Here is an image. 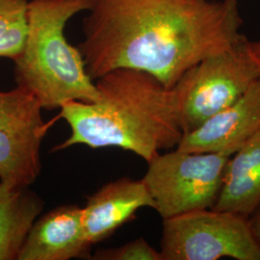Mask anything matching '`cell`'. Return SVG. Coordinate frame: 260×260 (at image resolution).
<instances>
[{
    "label": "cell",
    "instance_id": "10",
    "mask_svg": "<svg viewBox=\"0 0 260 260\" xmlns=\"http://www.w3.org/2000/svg\"><path fill=\"white\" fill-rule=\"evenodd\" d=\"M142 207H154L143 179L123 177L103 186L82 208L87 240L93 245L109 237Z\"/></svg>",
    "mask_w": 260,
    "mask_h": 260
},
{
    "label": "cell",
    "instance_id": "13",
    "mask_svg": "<svg viewBox=\"0 0 260 260\" xmlns=\"http://www.w3.org/2000/svg\"><path fill=\"white\" fill-rule=\"evenodd\" d=\"M29 0H0V58L15 61L27 34Z\"/></svg>",
    "mask_w": 260,
    "mask_h": 260
},
{
    "label": "cell",
    "instance_id": "15",
    "mask_svg": "<svg viewBox=\"0 0 260 260\" xmlns=\"http://www.w3.org/2000/svg\"><path fill=\"white\" fill-rule=\"evenodd\" d=\"M252 233L260 246V206L249 217Z\"/></svg>",
    "mask_w": 260,
    "mask_h": 260
},
{
    "label": "cell",
    "instance_id": "6",
    "mask_svg": "<svg viewBox=\"0 0 260 260\" xmlns=\"http://www.w3.org/2000/svg\"><path fill=\"white\" fill-rule=\"evenodd\" d=\"M163 260H260L248 217L212 208L163 220Z\"/></svg>",
    "mask_w": 260,
    "mask_h": 260
},
{
    "label": "cell",
    "instance_id": "4",
    "mask_svg": "<svg viewBox=\"0 0 260 260\" xmlns=\"http://www.w3.org/2000/svg\"><path fill=\"white\" fill-rule=\"evenodd\" d=\"M259 78V67L246 38L190 68L173 88L183 133L235 103Z\"/></svg>",
    "mask_w": 260,
    "mask_h": 260
},
{
    "label": "cell",
    "instance_id": "14",
    "mask_svg": "<svg viewBox=\"0 0 260 260\" xmlns=\"http://www.w3.org/2000/svg\"><path fill=\"white\" fill-rule=\"evenodd\" d=\"M94 259L163 260L161 251L152 248L144 238L129 242L121 247L96 251Z\"/></svg>",
    "mask_w": 260,
    "mask_h": 260
},
{
    "label": "cell",
    "instance_id": "7",
    "mask_svg": "<svg viewBox=\"0 0 260 260\" xmlns=\"http://www.w3.org/2000/svg\"><path fill=\"white\" fill-rule=\"evenodd\" d=\"M42 106L19 87L0 92V181L29 187L42 169L40 149L54 121L46 122Z\"/></svg>",
    "mask_w": 260,
    "mask_h": 260
},
{
    "label": "cell",
    "instance_id": "3",
    "mask_svg": "<svg viewBox=\"0 0 260 260\" xmlns=\"http://www.w3.org/2000/svg\"><path fill=\"white\" fill-rule=\"evenodd\" d=\"M92 0H29L27 34L15 62L17 87L34 96L45 110L71 102L93 103L99 92L83 56L64 30L68 21L90 9Z\"/></svg>",
    "mask_w": 260,
    "mask_h": 260
},
{
    "label": "cell",
    "instance_id": "9",
    "mask_svg": "<svg viewBox=\"0 0 260 260\" xmlns=\"http://www.w3.org/2000/svg\"><path fill=\"white\" fill-rule=\"evenodd\" d=\"M91 246L85 234L82 208L63 205L38 217L17 259H72L84 255Z\"/></svg>",
    "mask_w": 260,
    "mask_h": 260
},
{
    "label": "cell",
    "instance_id": "16",
    "mask_svg": "<svg viewBox=\"0 0 260 260\" xmlns=\"http://www.w3.org/2000/svg\"><path fill=\"white\" fill-rule=\"evenodd\" d=\"M250 46H251L252 54L254 56L260 69V40L256 41V42H253V43L250 42Z\"/></svg>",
    "mask_w": 260,
    "mask_h": 260
},
{
    "label": "cell",
    "instance_id": "12",
    "mask_svg": "<svg viewBox=\"0 0 260 260\" xmlns=\"http://www.w3.org/2000/svg\"><path fill=\"white\" fill-rule=\"evenodd\" d=\"M43 208L42 200L28 187L0 181V260L18 258L28 232Z\"/></svg>",
    "mask_w": 260,
    "mask_h": 260
},
{
    "label": "cell",
    "instance_id": "5",
    "mask_svg": "<svg viewBox=\"0 0 260 260\" xmlns=\"http://www.w3.org/2000/svg\"><path fill=\"white\" fill-rule=\"evenodd\" d=\"M231 155L174 150L158 154L143 177L162 219L212 208Z\"/></svg>",
    "mask_w": 260,
    "mask_h": 260
},
{
    "label": "cell",
    "instance_id": "8",
    "mask_svg": "<svg viewBox=\"0 0 260 260\" xmlns=\"http://www.w3.org/2000/svg\"><path fill=\"white\" fill-rule=\"evenodd\" d=\"M260 130V78L232 105L183 135L177 150L233 155Z\"/></svg>",
    "mask_w": 260,
    "mask_h": 260
},
{
    "label": "cell",
    "instance_id": "1",
    "mask_svg": "<svg viewBox=\"0 0 260 260\" xmlns=\"http://www.w3.org/2000/svg\"><path fill=\"white\" fill-rule=\"evenodd\" d=\"M78 47L92 79L142 71L173 89L208 56L238 44L237 0H92Z\"/></svg>",
    "mask_w": 260,
    "mask_h": 260
},
{
    "label": "cell",
    "instance_id": "11",
    "mask_svg": "<svg viewBox=\"0 0 260 260\" xmlns=\"http://www.w3.org/2000/svg\"><path fill=\"white\" fill-rule=\"evenodd\" d=\"M260 206V130L233 154L212 209L250 217Z\"/></svg>",
    "mask_w": 260,
    "mask_h": 260
},
{
    "label": "cell",
    "instance_id": "2",
    "mask_svg": "<svg viewBox=\"0 0 260 260\" xmlns=\"http://www.w3.org/2000/svg\"><path fill=\"white\" fill-rule=\"evenodd\" d=\"M95 86L99 96L93 103L71 102L60 108L58 117L72 132L54 150L75 145L117 147L149 163L160 150L177 149L184 133L174 89L131 69L112 71L98 78Z\"/></svg>",
    "mask_w": 260,
    "mask_h": 260
}]
</instances>
